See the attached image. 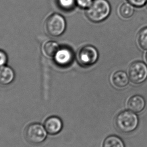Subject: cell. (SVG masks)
<instances>
[{"mask_svg":"<svg viewBox=\"0 0 147 147\" xmlns=\"http://www.w3.org/2000/svg\"><path fill=\"white\" fill-rule=\"evenodd\" d=\"M111 6L107 0H93L86 9V16L93 22H101L110 15Z\"/></svg>","mask_w":147,"mask_h":147,"instance_id":"cell-1","label":"cell"},{"mask_svg":"<svg viewBox=\"0 0 147 147\" xmlns=\"http://www.w3.org/2000/svg\"><path fill=\"white\" fill-rule=\"evenodd\" d=\"M139 118L131 110H124L117 115L115 123L117 129L121 133L129 134L136 130L139 125Z\"/></svg>","mask_w":147,"mask_h":147,"instance_id":"cell-2","label":"cell"},{"mask_svg":"<svg viewBox=\"0 0 147 147\" xmlns=\"http://www.w3.org/2000/svg\"><path fill=\"white\" fill-rule=\"evenodd\" d=\"M67 26L66 21L61 15L55 13L50 15L45 21V28L48 34L58 37L63 34Z\"/></svg>","mask_w":147,"mask_h":147,"instance_id":"cell-3","label":"cell"},{"mask_svg":"<svg viewBox=\"0 0 147 147\" xmlns=\"http://www.w3.org/2000/svg\"><path fill=\"white\" fill-rule=\"evenodd\" d=\"M47 131L43 125L34 123L29 125L25 129V138L29 143L38 145L43 142L47 138Z\"/></svg>","mask_w":147,"mask_h":147,"instance_id":"cell-4","label":"cell"},{"mask_svg":"<svg viewBox=\"0 0 147 147\" xmlns=\"http://www.w3.org/2000/svg\"><path fill=\"white\" fill-rule=\"evenodd\" d=\"M99 53L95 47L92 45H86L79 51L77 55L78 63L84 67L94 65L97 61Z\"/></svg>","mask_w":147,"mask_h":147,"instance_id":"cell-5","label":"cell"},{"mask_svg":"<svg viewBox=\"0 0 147 147\" xmlns=\"http://www.w3.org/2000/svg\"><path fill=\"white\" fill-rule=\"evenodd\" d=\"M129 77L131 82L140 84L147 79V66L142 61H136L132 63L129 69Z\"/></svg>","mask_w":147,"mask_h":147,"instance_id":"cell-6","label":"cell"},{"mask_svg":"<svg viewBox=\"0 0 147 147\" xmlns=\"http://www.w3.org/2000/svg\"><path fill=\"white\" fill-rule=\"evenodd\" d=\"M73 53L67 47H59L54 56L55 63L61 67H66L71 63L73 59Z\"/></svg>","mask_w":147,"mask_h":147,"instance_id":"cell-7","label":"cell"},{"mask_svg":"<svg viewBox=\"0 0 147 147\" xmlns=\"http://www.w3.org/2000/svg\"><path fill=\"white\" fill-rule=\"evenodd\" d=\"M63 125L61 119L55 116L48 117L44 123V127L48 134L57 135L61 131Z\"/></svg>","mask_w":147,"mask_h":147,"instance_id":"cell-8","label":"cell"},{"mask_svg":"<svg viewBox=\"0 0 147 147\" xmlns=\"http://www.w3.org/2000/svg\"><path fill=\"white\" fill-rule=\"evenodd\" d=\"M127 106L129 110L135 113L142 112L146 106V101L143 96L136 95L129 98Z\"/></svg>","mask_w":147,"mask_h":147,"instance_id":"cell-9","label":"cell"},{"mask_svg":"<svg viewBox=\"0 0 147 147\" xmlns=\"http://www.w3.org/2000/svg\"><path fill=\"white\" fill-rule=\"evenodd\" d=\"M15 72L11 67L5 65L0 67V84L8 85L14 81Z\"/></svg>","mask_w":147,"mask_h":147,"instance_id":"cell-10","label":"cell"},{"mask_svg":"<svg viewBox=\"0 0 147 147\" xmlns=\"http://www.w3.org/2000/svg\"><path fill=\"white\" fill-rule=\"evenodd\" d=\"M129 77L125 72L119 71L113 74L112 77V82L114 86L117 88H125L129 84Z\"/></svg>","mask_w":147,"mask_h":147,"instance_id":"cell-11","label":"cell"},{"mask_svg":"<svg viewBox=\"0 0 147 147\" xmlns=\"http://www.w3.org/2000/svg\"><path fill=\"white\" fill-rule=\"evenodd\" d=\"M59 49V45L57 42L53 41H47L43 43L42 51L45 57H53Z\"/></svg>","mask_w":147,"mask_h":147,"instance_id":"cell-12","label":"cell"},{"mask_svg":"<svg viewBox=\"0 0 147 147\" xmlns=\"http://www.w3.org/2000/svg\"><path fill=\"white\" fill-rule=\"evenodd\" d=\"M102 147H125L123 140L118 136L111 135L104 140Z\"/></svg>","mask_w":147,"mask_h":147,"instance_id":"cell-13","label":"cell"},{"mask_svg":"<svg viewBox=\"0 0 147 147\" xmlns=\"http://www.w3.org/2000/svg\"><path fill=\"white\" fill-rule=\"evenodd\" d=\"M134 6L129 3H125L119 8V14L124 18H131L134 13Z\"/></svg>","mask_w":147,"mask_h":147,"instance_id":"cell-14","label":"cell"},{"mask_svg":"<svg viewBox=\"0 0 147 147\" xmlns=\"http://www.w3.org/2000/svg\"><path fill=\"white\" fill-rule=\"evenodd\" d=\"M137 41L142 49L147 50V27L142 29L138 35Z\"/></svg>","mask_w":147,"mask_h":147,"instance_id":"cell-15","label":"cell"},{"mask_svg":"<svg viewBox=\"0 0 147 147\" xmlns=\"http://www.w3.org/2000/svg\"><path fill=\"white\" fill-rule=\"evenodd\" d=\"M59 6L63 10L73 9L76 4V0H57Z\"/></svg>","mask_w":147,"mask_h":147,"instance_id":"cell-16","label":"cell"},{"mask_svg":"<svg viewBox=\"0 0 147 147\" xmlns=\"http://www.w3.org/2000/svg\"><path fill=\"white\" fill-rule=\"evenodd\" d=\"M93 0H76V4L80 8L87 9L93 2Z\"/></svg>","mask_w":147,"mask_h":147,"instance_id":"cell-17","label":"cell"},{"mask_svg":"<svg viewBox=\"0 0 147 147\" xmlns=\"http://www.w3.org/2000/svg\"><path fill=\"white\" fill-rule=\"evenodd\" d=\"M128 2L136 7H142L146 4L147 0H127Z\"/></svg>","mask_w":147,"mask_h":147,"instance_id":"cell-18","label":"cell"},{"mask_svg":"<svg viewBox=\"0 0 147 147\" xmlns=\"http://www.w3.org/2000/svg\"><path fill=\"white\" fill-rule=\"evenodd\" d=\"M8 58L6 53L2 50L0 49V67L6 65Z\"/></svg>","mask_w":147,"mask_h":147,"instance_id":"cell-19","label":"cell"},{"mask_svg":"<svg viewBox=\"0 0 147 147\" xmlns=\"http://www.w3.org/2000/svg\"><path fill=\"white\" fill-rule=\"evenodd\" d=\"M145 58H146V61L147 62V51L146 53V55H145Z\"/></svg>","mask_w":147,"mask_h":147,"instance_id":"cell-20","label":"cell"},{"mask_svg":"<svg viewBox=\"0 0 147 147\" xmlns=\"http://www.w3.org/2000/svg\"><path fill=\"white\" fill-rule=\"evenodd\" d=\"M146 4H147V3H146Z\"/></svg>","mask_w":147,"mask_h":147,"instance_id":"cell-21","label":"cell"}]
</instances>
